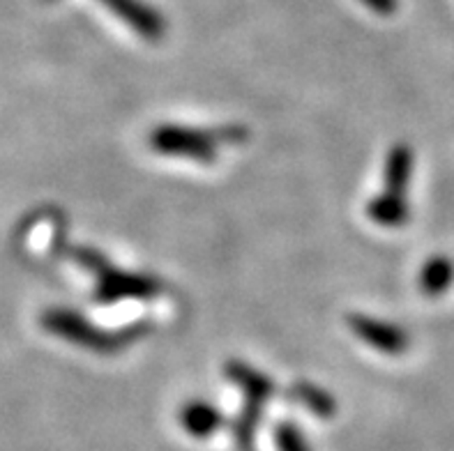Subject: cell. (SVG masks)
Here are the masks:
<instances>
[{"label":"cell","instance_id":"1","mask_svg":"<svg viewBox=\"0 0 454 451\" xmlns=\"http://www.w3.org/2000/svg\"><path fill=\"white\" fill-rule=\"evenodd\" d=\"M67 256L95 276V302L102 307L125 299H153L164 291L160 279L115 268L109 258L92 246H69Z\"/></svg>","mask_w":454,"mask_h":451},{"label":"cell","instance_id":"2","mask_svg":"<svg viewBox=\"0 0 454 451\" xmlns=\"http://www.w3.org/2000/svg\"><path fill=\"white\" fill-rule=\"evenodd\" d=\"M247 132L231 125L222 129H196L184 125H160L150 132L148 144L161 157L190 159L199 164H213L222 144H240Z\"/></svg>","mask_w":454,"mask_h":451},{"label":"cell","instance_id":"3","mask_svg":"<svg viewBox=\"0 0 454 451\" xmlns=\"http://www.w3.org/2000/svg\"><path fill=\"white\" fill-rule=\"evenodd\" d=\"M42 327L49 334H56L58 338H63L67 343H74L79 348L92 350L99 354H111L118 350L127 348L129 343L137 341L145 331L144 325H132L127 330H102L95 323L74 311V308H46L40 318Z\"/></svg>","mask_w":454,"mask_h":451},{"label":"cell","instance_id":"4","mask_svg":"<svg viewBox=\"0 0 454 451\" xmlns=\"http://www.w3.org/2000/svg\"><path fill=\"white\" fill-rule=\"evenodd\" d=\"M99 3L144 40L160 42L167 35V19L145 0H99Z\"/></svg>","mask_w":454,"mask_h":451},{"label":"cell","instance_id":"5","mask_svg":"<svg viewBox=\"0 0 454 451\" xmlns=\"http://www.w3.org/2000/svg\"><path fill=\"white\" fill-rule=\"evenodd\" d=\"M348 327L360 341L372 346L379 353L402 354L409 348V334L402 327L386 323V320L372 318V315L364 314H351L348 315Z\"/></svg>","mask_w":454,"mask_h":451},{"label":"cell","instance_id":"6","mask_svg":"<svg viewBox=\"0 0 454 451\" xmlns=\"http://www.w3.org/2000/svg\"><path fill=\"white\" fill-rule=\"evenodd\" d=\"M411 168H413V154H411L409 145H395L386 161V189H383V194L406 198Z\"/></svg>","mask_w":454,"mask_h":451},{"label":"cell","instance_id":"7","mask_svg":"<svg viewBox=\"0 0 454 451\" xmlns=\"http://www.w3.org/2000/svg\"><path fill=\"white\" fill-rule=\"evenodd\" d=\"M367 217L383 229H399L409 219V203H406V198L380 191L376 198L369 200Z\"/></svg>","mask_w":454,"mask_h":451},{"label":"cell","instance_id":"8","mask_svg":"<svg viewBox=\"0 0 454 451\" xmlns=\"http://www.w3.org/2000/svg\"><path fill=\"white\" fill-rule=\"evenodd\" d=\"M222 422V415L215 406L206 403V400H192L183 408V424L187 431L194 435H207L213 433Z\"/></svg>","mask_w":454,"mask_h":451},{"label":"cell","instance_id":"9","mask_svg":"<svg viewBox=\"0 0 454 451\" xmlns=\"http://www.w3.org/2000/svg\"><path fill=\"white\" fill-rule=\"evenodd\" d=\"M454 276V265L445 256L432 258L420 272V288L425 295H441L448 291Z\"/></svg>","mask_w":454,"mask_h":451},{"label":"cell","instance_id":"10","mask_svg":"<svg viewBox=\"0 0 454 451\" xmlns=\"http://www.w3.org/2000/svg\"><path fill=\"white\" fill-rule=\"evenodd\" d=\"M294 396L300 400V403H305L307 408H311L318 415H333L334 412V400L328 392H323L321 387L311 383H298L294 389Z\"/></svg>","mask_w":454,"mask_h":451},{"label":"cell","instance_id":"11","mask_svg":"<svg viewBox=\"0 0 454 451\" xmlns=\"http://www.w3.org/2000/svg\"><path fill=\"white\" fill-rule=\"evenodd\" d=\"M279 445H282V451H305L302 449V440H300L298 431L291 424H282L279 426Z\"/></svg>","mask_w":454,"mask_h":451},{"label":"cell","instance_id":"12","mask_svg":"<svg viewBox=\"0 0 454 451\" xmlns=\"http://www.w3.org/2000/svg\"><path fill=\"white\" fill-rule=\"evenodd\" d=\"M369 10H374L376 14H392L397 7V0H363Z\"/></svg>","mask_w":454,"mask_h":451}]
</instances>
